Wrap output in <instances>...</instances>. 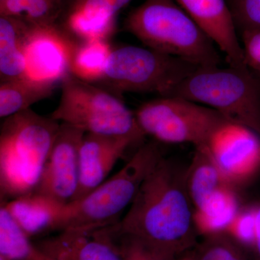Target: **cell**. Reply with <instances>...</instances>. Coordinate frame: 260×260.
Masks as SVG:
<instances>
[{"label":"cell","instance_id":"obj_22","mask_svg":"<svg viewBox=\"0 0 260 260\" xmlns=\"http://www.w3.org/2000/svg\"><path fill=\"white\" fill-rule=\"evenodd\" d=\"M112 51L108 41L77 43L70 61V73L85 81L97 83Z\"/></svg>","mask_w":260,"mask_h":260},{"label":"cell","instance_id":"obj_10","mask_svg":"<svg viewBox=\"0 0 260 260\" xmlns=\"http://www.w3.org/2000/svg\"><path fill=\"white\" fill-rule=\"evenodd\" d=\"M205 145L231 184L249 179L260 167V137L239 123L225 121Z\"/></svg>","mask_w":260,"mask_h":260},{"label":"cell","instance_id":"obj_14","mask_svg":"<svg viewBox=\"0 0 260 260\" xmlns=\"http://www.w3.org/2000/svg\"><path fill=\"white\" fill-rule=\"evenodd\" d=\"M37 245L55 260H122L111 225L89 230H66Z\"/></svg>","mask_w":260,"mask_h":260},{"label":"cell","instance_id":"obj_21","mask_svg":"<svg viewBox=\"0 0 260 260\" xmlns=\"http://www.w3.org/2000/svg\"><path fill=\"white\" fill-rule=\"evenodd\" d=\"M13 220L0 208V260H55L41 250Z\"/></svg>","mask_w":260,"mask_h":260},{"label":"cell","instance_id":"obj_6","mask_svg":"<svg viewBox=\"0 0 260 260\" xmlns=\"http://www.w3.org/2000/svg\"><path fill=\"white\" fill-rule=\"evenodd\" d=\"M59 104L51 117L90 134L126 136L141 143L135 112L104 87L68 73L61 80Z\"/></svg>","mask_w":260,"mask_h":260},{"label":"cell","instance_id":"obj_9","mask_svg":"<svg viewBox=\"0 0 260 260\" xmlns=\"http://www.w3.org/2000/svg\"><path fill=\"white\" fill-rule=\"evenodd\" d=\"M83 130L60 123L59 131L35 191L67 205L79 185L80 145Z\"/></svg>","mask_w":260,"mask_h":260},{"label":"cell","instance_id":"obj_13","mask_svg":"<svg viewBox=\"0 0 260 260\" xmlns=\"http://www.w3.org/2000/svg\"><path fill=\"white\" fill-rule=\"evenodd\" d=\"M138 143L130 137L85 133L80 148L79 185L73 201L85 198L104 183L126 150Z\"/></svg>","mask_w":260,"mask_h":260},{"label":"cell","instance_id":"obj_4","mask_svg":"<svg viewBox=\"0 0 260 260\" xmlns=\"http://www.w3.org/2000/svg\"><path fill=\"white\" fill-rule=\"evenodd\" d=\"M162 157L156 142L143 143L129 162L82 199L65 205L56 232L89 230L115 225L142 183Z\"/></svg>","mask_w":260,"mask_h":260},{"label":"cell","instance_id":"obj_28","mask_svg":"<svg viewBox=\"0 0 260 260\" xmlns=\"http://www.w3.org/2000/svg\"><path fill=\"white\" fill-rule=\"evenodd\" d=\"M255 209V239L254 249L256 259L260 260V204L254 208Z\"/></svg>","mask_w":260,"mask_h":260},{"label":"cell","instance_id":"obj_25","mask_svg":"<svg viewBox=\"0 0 260 260\" xmlns=\"http://www.w3.org/2000/svg\"><path fill=\"white\" fill-rule=\"evenodd\" d=\"M229 5L239 34L260 30V0H232Z\"/></svg>","mask_w":260,"mask_h":260},{"label":"cell","instance_id":"obj_20","mask_svg":"<svg viewBox=\"0 0 260 260\" xmlns=\"http://www.w3.org/2000/svg\"><path fill=\"white\" fill-rule=\"evenodd\" d=\"M132 1L133 0H62L58 21L74 18L99 26L116 28L118 13Z\"/></svg>","mask_w":260,"mask_h":260},{"label":"cell","instance_id":"obj_32","mask_svg":"<svg viewBox=\"0 0 260 260\" xmlns=\"http://www.w3.org/2000/svg\"><path fill=\"white\" fill-rule=\"evenodd\" d=\"M231 1H232V0H228V2H229V3H230Z\"/></svg>","mask_w":260,"mask_h":260},{"label":"cell","instance_id":"obj_26","mask_svg":"<svg viewBox=\"0 0 260 260\" xmlns=\"http://www.w3.org/2000/svg\"><path fill=\"white\" fill-rule=\"evenodd\" d=\"M226 232L245 247H254L255 239V209L239 210Z\"/></svg>","mask_w":260,"mask_h":260},{"label":"cell","instance_id":"obj_12","mask_svg":"<svg viewBox=\"0 0 260 260\" xmlns=\"http://www.w3.org/2000/svg\"><path fill=\"white\" fill-rule=\"evenodd\" d=\"M225 55L231 66H246L242 42L228 0H175Z\"/></svg>","mask_w":260,"mask_h":260},{"label":"cell","instance_id":"obj_24","mask_svg":"<svg viewBox=\"0 0 260 260\" xmlns=\"http://www.w3.org/2000/svg\"><path fill=\"white\" fill-rule=\"evenodd\" d=\"M111 230L122 260H178L180 256L140 238L118 232L116 224Z\"/></svg>","mask_w":260,"mask_h":260},{"label":"cell","instance_id":"obj_17","mask_svg":"<svg viewBox=\"0 0 260 260\" xmlns=\"http://www.w3.org/2000/svg\"><path fill=\"white\" fill-rule=\"evenodd\" d=\"M186 183L194 210L203 206L217 191L231 185L205 145L195 148L192 160L186 169Z\"/></svg>","mask_w":260,"mask_h":260},{"label":"cell","instance_id":"obj_15","mask_svg":"<svg viewBox=\"0 0 260 260\" xmlns=\"http://www.w3.org/2000/svg\"><path fill=\"white\" fill-rule=\"evenodd\" d=\"M64 205L35 191L1 203L30 238L56 232Z\"/></svg>","mask_w":260,"mask_h":260},{"label":"cell","instance_id":"obj_16","mask_svg":"<svg viewBox=\"0 0 260 260\" xmlns=\"http://www.w3.org/2000/svg\"><path fill=\"white\" fill-rule=\"evenodd\" d=\"M29 27L20 19L0 15V82L28 78L25 44Z\"/></svg>","mask_w":260,"mask_h":260},{"label":"cell","instance_id":"obj_31","mask_svg":"<svg viewBox=\"0 0 260 260\" xmlns=\"http://www.w3.org/2000/svg\"><path fill=\"white\" fill-rule=\"evenodd\" d=\"M256 75H258V76H259V78H260V74H257V73H256Z\"/></svg>","mask_w":260,"mask_h":260},{"label":"cell","instance_id":"obj_27","mask_svg":"<svg viewBox=\"0 0 260 260\" xmlns=\"http://www.w3.org/2000/svg\"><path fill=\"white\" fill-rule=\"evenodd\" d=\"M240 36L246 65L260 74V30L244 31Z\"/></svg>","mask_w":260,"mask_h":260},{"label":"cell","instance_id":"obj_2","mask_svg":"<svg viewBox=\"0 0 260 260\" xmlns=\"http://www.w3.org/2000/svg\"><path fill=\"white\" fill-rule=\"evenodd\" d=\"M0 128L1 203L35 190L60 122L26 109L5 118Z\"/></svg>","mask_w":260,"mask_h":260},{"label":"cell","instance_id":"obj_30","mask_svg":"<svg viewBox=\"0 0 260 260\" xmlns=\"http://www.w3.org/2000/svg\"><path fill=\"white\" fill-rule=\"evenodd\" d=\"M194 249H191V250L186 251V252L181 254L178 260H198L197 259L196 255H195Z\"/></svg>","mask_w":260,"mask_h":260},{"label":"cell","instance_id":"obj_19","mask_svg":"<svg viewBox=\"0 0 260 260\" xmlns=\"http://www.w3.org/2000/svg\"><path fill=\"white\" fill-rule=\"evenodd\" d=\"M239 210L237 195L231 185L225 186L194 210L197 232L205 237L226 232Z\"/></svg>","mask_w":260,"mask_h":260},{"label":"cell","instance_id":"obj_18","mask_svg":"<svg viewBox=\"0 0 260 260\" xmlns=\"http://www.w3.org/2000/svg\"><path fill=\"white\" fill-rule=\"evenodd\" d=\"M61 82L30 78L0 82V117L2 119L30 109L52 95Z\"/></svg>","mask_w":260,"mask_h":260},{"label":"cell","instance_id":"obj_5","mask_svg":"<svg viewBox=\"0 0 260 260\" xmlns=\"http://www.w3.org/2000/svg\"><path fill=\"white\" fill-rule=\"evenodd\" d=\"M169 95L212 108L260 137V78L247 65L199 67Z\"/></svg>","mask_w":260,"mask_h":260},{"label":"cell","instance_id":"obj_29","mask_svg":"<svg viewBox=\"0 0 260 260\" xmlns=\"http://www.w3.org/2000/svg\"><path fill=\"white\" fill-rule=\"evenodd\" d=\"M244 248L237 249L229 254L223 260H252L246 255ZM256 260V259H255Z\"/></svg>","mask_w":260,"mask_h":260},{"label":"cell","instance_id":"obj_23","mask_svg":"<svg viewBox=\"0 0 260 260\" xmlns=\"http://www.w3.org/2000/svg\"><path fill=\"white\" fill-rule=\"evenodd\" d=\"M62 0H0V15L15 17L31 26L57 24Z\"/></svg>","mask_w":260,"mask_h":260},{"label":"cell","instance_id":"obj_11","mask_svg":"<svg viewBox=\"0 0 260 260\" xmlns=\"http://www.w3.org/2000/svg\"><path fill=\"white\" fill-rule=\"evenodd\" d=\"M76 44L58 24L30 25L25 44L28 78L61 82L70 73V61Z\"/></svg>","mask_w":260,"mask_h":260},{"label":"cell","instance_id":"obj_1","mask_svg":"<svg viewBox=\"0 0 260 260\" xmlns=\"http://www.w3.org/2000/svg\"><path fill=\"white\" fill-rule=\"evenodd\" d=\"M186 169L162 157L142 183L118 232L181 256L198 244Z\"/></svg>","mask_w":260,"mask_h":260},{"label":"cell","instance_id":"obj_3","mask_svg":"<svg viewBox=\"0 0 260 260\" xmlns=\"http://www.w3.org/2000/svg\"><path fill=\"white\" fill-rule=\"evenodd\" d=\"M124 29L145 47L198 67L220 66L219 49L175 0H145L132 10Z\"/></svg>","mask_w":260,"mask_h":260},{"label":"cell","instance_id":"obj_7","mask_svg":"<svg viewBox=\"0 0 260 260\" xmlns=\"http://www.w3.org/2000/svg\"><path fill=\"white\" fill-rule=\"evenodd\" d=\"M198 68L149 48L124 45L112 49L97 83L117 95L135 93L168 96L178 84Z\"/></svg>","mask_w":260,"mask_h":260},{"label":"cell","instance_id":"obj_8","mask_svg":"<svg viewBox=\"0 0 260 260\" xmlns=\"http://www.w3.org/2000/svg\"><path fill=\"white\" fill-rule=\"evenodd\" d=\"M146 136L167 143L206 145L219 126L230 121L212 108L179 96H158L143 103L135 112Z\"/></svg>","mask_w":260,"mask_h":260}]
</instances>
